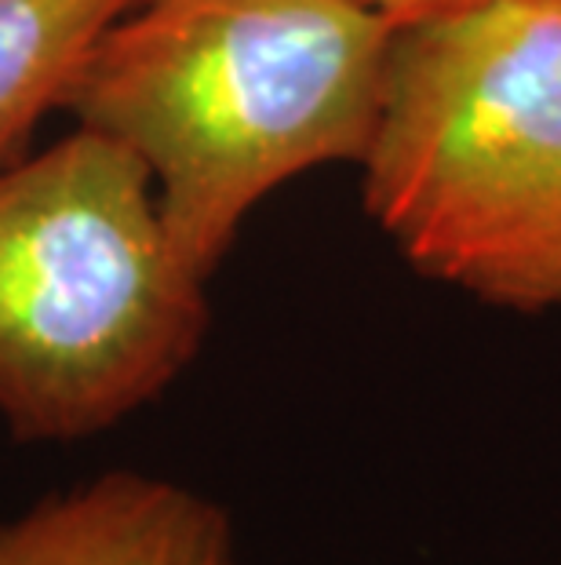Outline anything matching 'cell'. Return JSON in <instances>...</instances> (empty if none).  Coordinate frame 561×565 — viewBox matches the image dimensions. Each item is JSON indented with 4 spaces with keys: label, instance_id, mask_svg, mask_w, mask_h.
Listing matches in <instances>:
<instances>
[{
    "label": "cell",
    "instance_id": "obj_1",
    "mask_svg": "<svg viewBox=\"0 0 561 565\" xmlns=\"http://www.w3.org/2000/svg\"><path fill=\"white\" fill-rule=\"evenodd\" d=\"M393 33L368 0H142L95 41L66 110L150 168L172 242L212 278L281 183L362 164Z\"/></svg>",
    "mask_w": 561,
    "mask_h": 565
},
{
    "label": "cell",
    "instance_id": "obj_2",
    "mask_svg": "<svg viewBox=\"0 0 561 565\" xmlns=\"http://www.w3.org/2000/svg\"><path fill=\"white\" fill-rule=\"evenodd\" d=\"M362 172L416 274L515 315L561 310V0L401 22Z\"/></svg>",
    "mask_w": 561,
    "mask_h": 565
},
{
    "label": "cell",
    "instance_id": "obj_3",
    "mask_svg": "<svg viewBox=\"0 0 561 565\" xmlns=\"http://www.w3.org/2000/svg\"><path fill=\"white\" fill-rule=\"evenodd\" d=\"M208 278L164 226L150 168L80 125L0 168V419L95 438L161 398L208 335Z\"/></svg>",
    "mask_w": 561,
    "mask_h": 565
},
{
    "label": "cell",
    "instance_id": "obj_4",
    "mask_svg": "<svg viewBox=\"0 0 561 565\" xmlns=\"http://www.w3.org/2000/svg\"><path fill=\"white\" fill-rule=\"evenodd\" d=\"M0 565H241V551L205 492L106 471L0 522Z\"/></svg>",
    "mask_w": 561,
    "mask_h": 565
},
{
    "label": "cell",
    "instance_id": "obj_5",
    "mask_svg": "<svg viewBox=\"0 0 561 565\" xmlns=\"http://www.w3.org/2000/svg\"><path fill=\"white\" fill-rule=\"evenodd\" d=\"M142 0H0V161L66 106L88 52Z\"/></svg>",
    "mask_w": 561,
    "mask_h": 565
},
{
    "label": "cell",
    "instance_id": "obj_6",
    "mask_svg": "<svg viewBox=\"0 0 561 565\" xmlns=\"http://www.w3.org/2000/svg\"><path fill=\"white\" fill-rule=\"evenodd\" d=\"M373 8H379L390 22H420L434 15H449V11H463L474 4H488V0H368Z\"/></svg>",
    "mask_w": 561,
    "mask_h": 565
}]
</instances>
